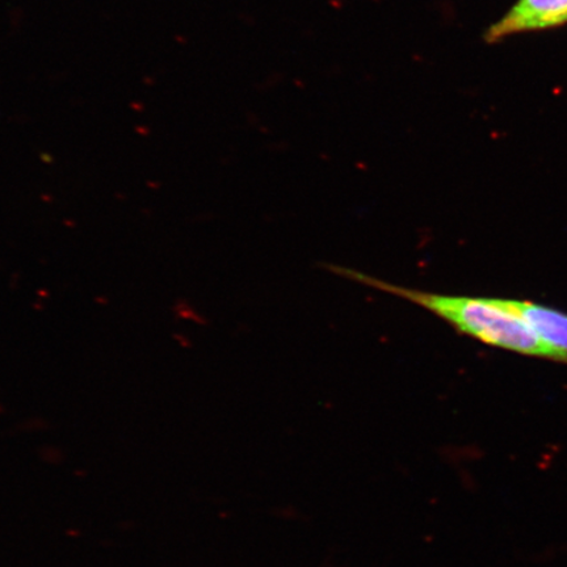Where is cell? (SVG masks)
<instances>
[{
  "mask_svg": "<svg viewBox=\"0 0 567 567\" xmlns=\"http://www.w3.org/2000/svg\"><path fill=\"white\" fill-rule=\"evenodd\" d=\"M331 269L346 278L420 305L453 326L460 334L498 349L567 364V352L545 342L524 319L503 307L499 299L424 292V290L396 287L392 282L382 281L352 269L340 267H331Z\"/></svg>",
  "mask_w": 567,
  "mask_h": 567,
  "instance_id": "cell-1",
  "label": "cell"
},
{
  "mask_svg": "<svg viewBox=\"0 0 567 567\" xmlns=\"http://www.w3.org/2000/svg\"><path fill=\"white\" fill-rule=\"evenodd\" d=\"M567 24V0H517L505 17L487 28L484 40L495 44L509 35L553 30Z\"/></svg>",
  "mask_w": 567,
  "mask_h": 567,
  "instance_id": "cell-2",
  "label": "cell"
},
{
  "mask_svg": "<svg viewBox=\"0 0 567 567\" xmlns=\"http://www.w3.org/2000/svg\"><path fill=\"white\" fill-rule=\"evenodd\" d=\"M501 302L503 307L524 319L545 342L567 352V315L528 301L501 300Z\"/></svg>",
  "mask_w": 567,
  "mask_h": 567,
  "instance_id": "cell-3",
  "label": "cell"
}]
</instances>
